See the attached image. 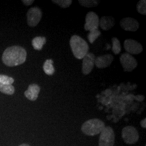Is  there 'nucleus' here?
<instances>
[{
	"label": "nucleus",
	"instance_id": "20",
	"mask_svg": "<svg viewBox=\"0 0 146 146\" xmlns=\"http://www.w3.org/2000/svg\"><path fill=\"white\" fill-rule=\"evenodd\" d=\"M78 3L82 6L86 7V8H92L99 4V1L96 0H79Z\"/></svg>",
	"mask_w": 146,
	"mask_h": 146
},
{
	"label": "nucleus",
	"instance_id": "6",
	"mask_svg": "<svg viewBox=\"0 0 146 146\" xmlns=\"http://www.w3.org/2000/svg\"><path fill=\"white\" fill-rule=\"evenodd\" d=\"M27 23L31 27H35L39 24L42 18V12L38 7L30 8L27 12Z\"/></svg>",
	"mask_w": 146,
	"mask_h": 146
},
{
	"label": "nucleus",
	"instance_id": "25",
	"mask_svg": "<svg viewBox=\"0 0 146 146\" xmlns=\"http://www.w3.org/2000/svg\"><path fill=\"white\" fill-rule=\"evenodd\" d=\"M140 124H141V127H143V128H144V129H145V128H146V118H144L143 120H142L141 121V123H140Z\"/></svg>",
	"mask_w": 146,
	"mask_h": 146
},
{
	"label": "nucleus",
	"instance_id": "23",
	"mask_svg": "<svg viewBox=\"0 0 146 146\" xmlns=\"http://www.w3.org/2000/svg\"><path fill=\"white\" fill-rule=\"evenodd\" d=\"M52 2L60 5L62 8H67L72 4V0H53Z\"/></svg>",
	"mask_w": 146,
	"mask_h": 146
},
{
	"label": "nucleus",
	"instance_id": "19",
	"mask_svg": "<svg viewBox=\"0 0 146 146\" xmlns=\"http://www.w3.org/2000/svg\"><path fill=\"white\" fill-rule=\"evenodd\" d=\"M112 41V51L114 54L118 55L121 52V46H120V41L116 37H113Z\"/></svg>",
	"mask_w": 146,
	"mask_h": 146
},
{
	"label": "nucleus",
	"instance_id": "2",
	"mask_svg": "<svg viewBox=\"0 0 146 146\" xmlns=\"http://www.w3.org/2000/svg\"><path fill=\"white\" fill-rule=\"evenodd\" d=\"M70 46L74 57L81 60L89 53V45L86 41L78 35L71 36Z\"/></svg>",
	"mask_w": 146,
	"mask_h": 146
},
{
	"label": "nucleus",
	"instance_id": "15",
	"mask_svg": "<svg viewBox=\"0 0 146 146\" xmlns=\"http://www.w3.org/2000/svg\"><path fill=\"white\" fill-rule=\"evenodd\" d=\"M46 43V38L45 36H36L32 41V45L35 50L40 51Z\"/></svg>",
	"mask_w": 146,
	"mask_h": 146
},
{
	"label": "nucleus",
	"instance_id": "1",
	"mask_svg": "<svg viewBox=\"0 0 146 146\" xmlns=\"http://www.w3.org/2000/svg\"><path fill=\"white\" fill-rule=\"evenodd\" d=\"M27 51L23 47L18 45L9 47L2 55V61L9 67L17 66L25 62L27 60Z\"/></svg>",
	"mask_w": 146,
	"mask_h": 146
},
{
	"label": "nucleus",
	"instance_id": "16",
	"mask_svg": "<svg viewBox=\"0 0 146 146\" xmlns=\"http://www.w3.org/2000/svg\"><path fill=\"white\" fill-rule=\"evenodd\" d=\"M53 60L51 59L47 60L44 62V64L43 66V70L45 73L47 75H53L55 72V68L53 66Z\"/></svg>",
	"mask_w": 146,
	"mask_h": 146
},
{
	"label": "nucleus",
	"instance_id": "17",
	"mask_svg": "<svg viewBox=\"0 0 146 146\" xmlns=\"http://www.w3.org/2000/svg\"><path fill=\"white\" fill-rule=\"evenodd\" d=\"M0 91L6 95H12L15 92V89L12 85L0 84Z\"/></svg>",
	"mask_w": 146,
	"mask_h": 146
},
{
	"label": "nucleus",
	"instance_id": "8",
	"mask_svg": "<svg viewBox=\"0 0 146 146\" xmlns=\"http://www.w3.org/2000/svg\"><path fill=\"white\" fill-rule=\"evenodd\" d=\"M99 22L100 18L96 13L94 12H88L85 17V24L84 26L85 30L87 31H91L95 29H98Z\"/></svg>",
	"mask_w": 146,
	"mask_h": 146
},
{
	"label": "nucleus",
	"instance_id": "26",
	"mask_svg": "<svg viewBox=\"0 0 146 146\" xmlns=\"http://www.w3.org/2000/svg\"><path fill=\"white\" fill-rule=\"evenodd\" d=\"M19 146H30L29 145V144H27V143H23V144H21V145H19Z\"/></svg>",
	"mask_w": 146,
	"mask_h": 146
},
{
	"label": "nucleus",
	"instance_id": "21",
	"mask_svg": "<svg viewBox=\"0 0 146 146\" xmlns=\"http://www.w3.org/2000/svg\"><path fill=\"white\" fill-rule=\"evenodd\" d=\"M137 10L139 14L142 15L146 14V1L145 0H141L137 4Z\"/></svg>",
	"mask_w": 146,
	"mask_h": 146
},
{
	"label": "nucleus",
	"instance_id": "22",
	"mask_svg": "<svg viewBox=\"0 0 146 146\" xmlns=\"http://www.w3.org/2000/svg\"><path fill=\"white\" fill-rule=\"evenodd\" d=\"M14 82V79L12 77L4 74H0V84L3 85H12Z\"/></svg>",
	"mask_w": 146,
	"mask_h": 146
},
{
	"label": "nucleus",
	"instance_id": "24",
	"mask_svg": "<svg viewBox=\"0 0 146 146\" xmlns=\"http://www.w3.org/2000/svg\"><path fill=\"white\" fill-rule=\"evenodd\" d=\"M34 2V0H23V3L25 5H30L33 4V3Z\"/></svg>",
	"mask_w": 146,
	"mask_h": 146
},
{
	"label": "nucleus",
	"instance_id": "9",
	"mask_svg": "<svg viewBox=\"0 0 146 146\" xmlns=\"http://www.w3.org/2000/svg\"><path fill=\"white\" fill-rule=\"evenodd\" d=\"M124 47L127 54L137 55L143 51V47L139 42L133 39H126L124 43Z\"/></svg>",
	"mask_w": 146,
	"mask_h": 146
},
{
	"label": "nucleus",
	"instance_id": "14",
	"mask_svg": "<svg viewBox=\"0 0 146 146\" xmlns=\"http://www.w3.org/2000/svg\"><path fill=\"white\" fill-rule=\"evenodd\" d=\"M115 25L114 18L111 16H103L99 22V26L104 31H108L111 29Z\"/></svg>",
	"mask_w": 146,
	"mask_h": 146
},
{
	"label": "nucleus",
	"instance_id": "5",
	"mask_svg": "<svg viewBox=\"0 0 146 146\" xmlns=\"http://www.w3.org/2000/svg\"><path fill=\"white\" fill-rule=\"evenodd\" d=\"M122 137L127 144H134L138 141L139 135L134 127L127 126L122 130Z\"/></svg>",
	"mask_w": 146,
	"mask_h": 146
},
{
	"label": "nucleus",
	"instance_id": "4",
	"mask_svg": "<svg viewBox=\"0 0 146 146\" xmlns=\"http://www.w3.org/2000/svg\"><path fill=\"white\" fill-rule=\"evenodd\" d=\"M115 135L112 128L105 127L100 133L99 139V146H114Z\"/></svg>",
	"mask_w": 146,
	"mask_h": 146
},
{
	"label": "nucleus",
	"instance_id": "11",
	"mask_svg": "<svg viewBox=\"0 0 146 146\" xmlns=\"http://www.w3.org/2000/svg\"><path fill=\"white\" fill-rule=\"evenodd\" d=\"M120 25L123 30L131 32H135L139 27L138 21L135 18L130 17L123 18L120 22Z\"/></svg>",
	"mask_w": 146,
	"mask_h": 146
},
{
	"label": "nucleus",
	"instance_id": "12",
	"mask_svg": "<svg viewBox=\"0 0 146 146\" xmlns=\"http://www.w3.org/2000/svg\"><path fill=\"white\" fill-rule=\"evenodd\" d=\"M114 60V57L111 54H106L98 56L95 60V65L98 68H105L111 65Z\"/></svg>",
	"mask_w": 146,
	"mask_h": 146
},
{
	"label": "nucleus",
	"instance_id": "3",
	"mask_svg": "<svg viewBox=\"0 0 146 146\" xmlns=\"http://www.w3.org/2000/svg\"><path fill=\"white\" fill-rule=\"evenodd\" d=\"M105 127V124L102 120L98 118H93L87 120L83 124L81 131L84 134L87 135L94 136L100 134Z\"/></svg>",
	"mask_w": 146,
	"mask_h": 146
},
{
	"label": "nucleus",
	"instance_id": "7",
	"mask_svg": "<svg viewBox=\"0 0 146 146\" xmlns=\"http://www.w3.org/2000/svg\"><path fill=\"white\" fill-rule=\"evenodd\" d=\"M120 62L124 70L127 72H131L137 66V62L135 58L133 57V56L124 53L120 57Z\"/></svg>",
	"mask_w": 146,
	"mask_h": 146
},
{
	"label": "nucleus",
	"instance_id": "13",
	"mask_svg": "<svg viewBox=\"0 0 146 146\" xmlns=\"http://www.w3.org/2000/svg\"><path fill=\"white\" fill-rule=\"evenodd\" d=\"M40 87L36 84H31L25 92V96L31 101H35L38 98L40 92Z\"/></svg>",
	"mask_w": 146,
	"mask_h": 146
},
{
	"label": "nucleus",
	"instance_id": "10",
	"mask_svg": "<svg viewBox=\"0 0 146 146\" xmlns=\"http://www.w3.org/2000/svg\"><path fill=\"white\" fill-rule=\"evenodd\" d=\"M96 56L93 53H88L83 58V64H82V72L85 75H87L92 71L95 65Z\"/></svg>",
	"mask_w": 146,
	"mask_h": 146
},
{
	"label": "nucleus",
	"instance_id": "18",
	"mask_svg": "<svg viewBox=\"0 0 146 146\" xmlns=\"http://www.w3.org/2000/svg\"><path fill=\"white\" fill-rule=\"evenodd\" d=\"M101 35V32L98 29H95V30L89 31V34L87 35V39H88L89 43H94L95 41L98 39Z\"/></svg>",
	"mask_w": 146,
	"mask_h": 146
}]
</instances>
